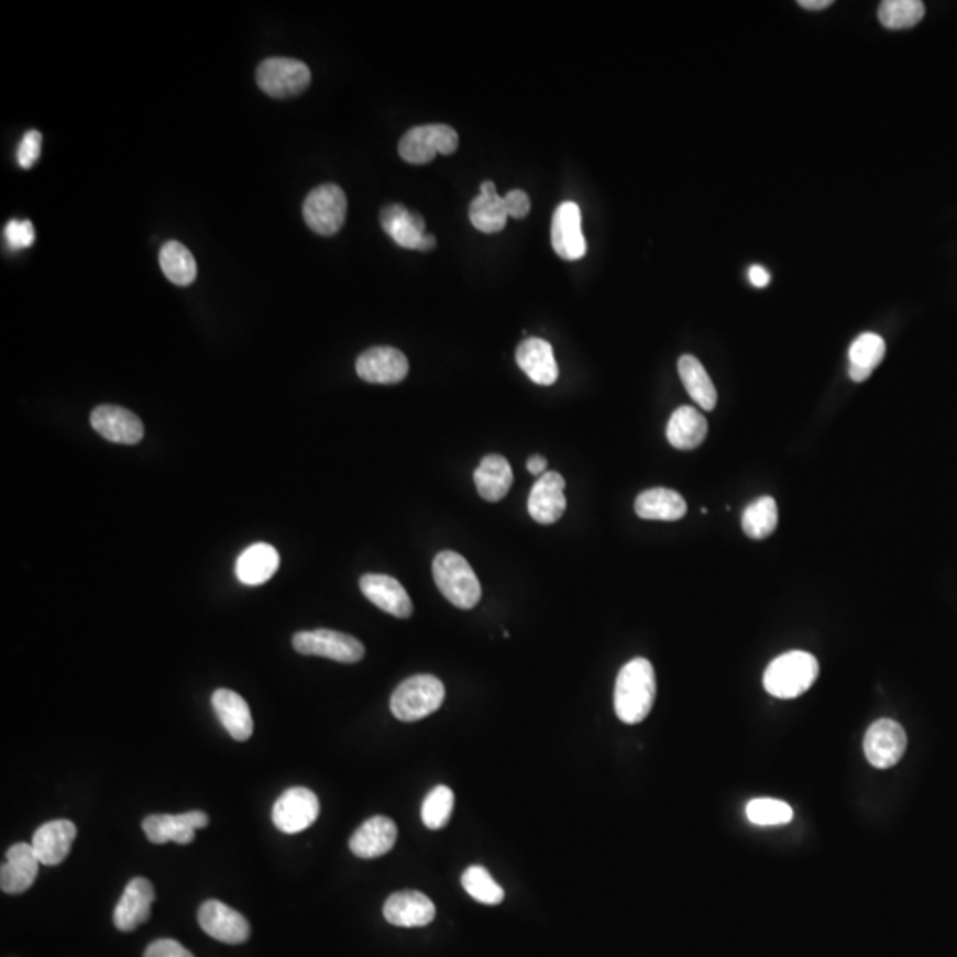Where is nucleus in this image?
<instances>
[{
    "instance_id": "nucleus-39",
    "label": "nucleus",
    "mask_w": 957,
    "mask_h": 957,
    "mask_svg": "<svg viewBox=\"0 0 957 957\" xmlns=\"http://www.w3.org/2000/svg\"><path fill=\"white\" fill-rule=\"evenodd\" d=\"M4 237L11 249H28L36 240L31 220H11L6 223Z\"/></svg>"
},
{
    "instance_id": "nucleus-26",
    "label": "nucleus",
    "mask_w": 957,
    "mask_h": 957,
    "mask_svg": "<svg viewBox=\"0 0 957 957\" xmlns=\"http://www.w3.org/2000/svg\"><path fill=\"white\" fill-rule=\"evenodd\" d=\"M280 565V556L268 542H255L238 557L237 576L242 584L261 585L268 582Z\"/></svg>"
},
{
    "instance_id": "nucleus-15",
    "label": "nucleus",
    "mask_w": 957,
    "mask_h": 957,
    "mask_svg": "<svg viewBox=\"0 0 957 957\" xmlns=\"http://www.w3.org/2000/svg\"><path fill=\"white\" fill-rule=\"evenodd\" d=\"M552 245L557 255L565 261L582 260L587 252L582 233V213L576 202H562L553 213Z\"/></svg>"
},
{
    "instance_id": "nucleus-32",
    "label": "nucleus",
    "mask_w": 957,
    "mask_h": 957,
    "mask_svg": "<svg viewBox=\"0 0 957 957\" xmlns=\"http://www.w3.org/2000/svg\"><path fill=\"white\" fill-rule=\"evenodd\" d=\"M678 371L693 402L697 403L702 410L712 411L718 402V394L701 361L693 355H683L678 362Z\"/></svg>"
},
{
    "instance_id": "nucleus-2",
    "label": "nucleus",
    "mask_w": 957,
    "mask_h": 957,
    "mask_svg": "<svg viewBox=\"0 0 957 957\" xmlns=\"http://www.w3.org/2000/svg\"><path fill=\"white\" fill-rule=\"evenodd\" d=\"M820 663L811 652L789 651L771 661L762 684L777 698H796L816 683Z\"/></svg>"
},
{
    "instance_id": "nucleus-27",
    "label": "nucleus",
    "mask_w": 957,
    "mask_h": 957,
    "mask_svg": "<svg viewBox=\"0 0 957 957\" xmlns=\"http://www.w3.org/2000/svg\"><path fill=\"white\" fill-rule=\"evenodd\" d=\"M707 437V420L697 408L680 406L670 417L667 440L680 451L697 449Z\"/></svg>"
},
{
    "instance_id": "nucleus-43",
    "label": "nucleus",
    "mask_w": 957,
    "mask_h": 957,
    "mask_svg": "<svg viewBox=\"0 0 957 957\" xmlns=\"http://www.w3.org/2000/svg\"><path fill=\"white\" fill-rule=\"evenodd\" d=\"M748 280L752 284L754 287H766L770 284V272L761 265L750 266L748 270Z\"/></svg>"
},
{
    "instance_id": "nucleus-28",
    "label": "nucleus",
    "mask_w": 957,
    "mask_h": 957,
    "mask_svg": "<svg viewBox=\"0 0 957 957\" xmlns=\"http://www.w3.org/2000/svg\"><path fill=\"white\" fill-rule=\"evenodd\" d=\"M469 215L470 222L481 233H498L506 228L509 215H507L502 197L498 196L495 183H481V194L470 205Z\"/></svg>"
},
{
    "instance_id": "nucleus-40",
    "label": "nucleus",
    "mask_w": 957,
    "mask_h": 957,
    "mask_svg": "<svg viewBox=\"0 0 957 957\" xmlns=\"http://www.w3.org/2000/svg\"><path fill=\"white\" fill-rule=\"evenodd\" d=\"M42 133L36 132V130H31L23 135L19 147L20 167L31 169L32 165L36 164L40 153H42Z\"/></svg>"
},
{
    "instance_id": "nucleus-38",
    "label": "nucleus",
    "mask_w": 957,
    "mask_h": 957,
    "mask_svg": "<svg viewBox=\"0 0 957 957\" xmlns=\"http://www.w3.org/2000/svg\"><path fill=\"white\" fill-rule=\"evenodd\" d=\"M454 809V793L447 785H438L422 803V823L429 829H440L449 823Z\"/></svg>"
},
{
    "instance_id": "nucleus-34",
    "label": "nucleus",
    "mask_w": 957,
    "mask_h": 957,
    "mask_svg": "<svg viewBox=\"0 0 957 957\" xmlns=\"http://www.w3.org/2000/svg\"><path fill=\"white\" fill-rule=\"evenodd\" d=\"M779 525V507L776 498L761 497L748 504L741 516V527L750 539L770 538Z\"/></svg>"
},
{
    "instance_id": "nucleus-8",
    "label": "nucleus",
    "mask_w": 957,
    "mask_h": 957,
    "mask_svg": "<svg viewBox=\"0 0 957 957\" xmlns=\"http://www.w3.org/2000/svg\"><path fill=\"white\" fill-rule=\"evenodd\" d=\"M255 80L263 92L272 98H292L309 87L310 69L301 61L272 57L257 66Z\"/></svg>"
},
{
    "instance_id": "nucleus-4",
    "label": "nucleus",
    "mask_w": 957,
    "mask_h": 957,
    "mask_svg": "<svg viewBox=\"0 0 957 957\" xmlns=\"http://www.w3.org/2000/svg\"><path fill=\"white\" fill-rule=\"evenodd\" d=\"M446 698V686L435 675L408 678L397 686L391 697V710L397 721L417 722L433 715Z\"/></svg>"
},
{
    "instance_id": "nucleus-30",
    "label": "nucleus",
    "mask_w": 957,
    "mask_h": 957,
    "mask_svg": "<svg viewBox=\"0 0 957 957\" xmlns=\"http://www.w3.org/2000/svg\"><path fill=\"white\" fill-rule=\"evenodd\" d=\"M475 486L484 501L501 502L513 486V469L509 461L498 454L484 457L474 472Z\"/></svg>"
},
{
    "instance_id": "nucleus-16",
    "label": "nucleus",
    "mask_w": 957,
    "mask_h": 957,
    "mask_svg": "<svg viewBox=\"0 0 957 957\" xmlns=\"http://www.w3.org/2000/svg\"><path fill=\"white\" fill-rule=\"evenodd\" d=\"M91 426L109 442L135 446L144 437L142 420L133 411L114 405H101L91 414Z\"/></svg>"
},
{
    "instance_id": "nucleus-35",
    "label": "nucleus",
    "mask_w": 957,
    "mask_h": 957,
    "mask_svg": "<svg viewBox=\"0 0 957 957\" xmlns=\"http://www.w3.org/2000/svg\"><path fill=\"white\" fill-rule=\"evenodd\" d=\"M924 14L925 6L921 0H884L878 11L881 25L892 31L915 28Z\"/></svg>"
},
{
    "instance_id": "nucleus-18",
    "label": "nucleus",
    "mask_w": 957,
    "mask_h": 957,
    "mask_svg": "<svg viewBox=\"0 0 957 957\" xmlns=\"http://www.w3.org/2000/svg\"><path fill=\"white\" fill-rule=\"evenodd\" d=\"M361 591L373 605L391 616L408 619L414 614L410 596L394 576L364 574L361 579Z\"/></svg>"
},
{
    "instance_id": "nucleus-29",
    "label": "nucleus",
    "mask_w": 957,
    "mask_h": 957,
    "mask_svg": "<svg viewBox=\"0 0 957 957\" xmlns=\"http://www.w3.org/2000/svg\"><path fill=\"white\" fill-rule=\"evenodd\" d=\"M635 513L642 520L678 521L686 515V502L674 490H646L635 501Z\"/></svg>"
},
{
    "instance_id": "nucleus-42",
    "label": "nucleus",
    "mask_w": 957,
    "mask_h": 957,
    "mask_svg": "<svg viewBox=\"0 0 957 957\" xmlns=\"http://www.w3.org/2000/svg\"><path fill=\"white\" fill-rule=\"evenodd\" d=\"M144 957H194L176 939H156L147 947Z\"/></svg>"
},
{
    "instance_id": "nucleus-20",
    "label": "nucleus",
    "mask_w": 957,
    "mask_h": 957,
    "mask_svg": "<svg viewBox=\"0 0 957 957\" xmlns=\"http://www.w3.org/2000/svg\"><path fill=\"white\" fill-rule=\"evenodd\" d=\"M40 858L32 844L19 843L11 846L6 855V864L0 869V887L6 893H23L31 889L40 871Z\"/></svg>"
},
{
    "instance_id": "nucleus-23",
    "label": "nucleus",
    "mask_w": 957,
    "mask_h": 957,
    "mask_svg": "<svg viewBox=\"0 0 957 957\" xmlns=\"http://www.w3.org/2000/svg\"><path fill=\"white\" fill-rule=\"evenodd\" d=\"M396 839V823L385 816H374L351 835L350 849L355 857L370 860L387 855L394 848Z\"/></svg>"
},
{
    "instance_id": "nucleus-7",
    "label": "nucleus",
    "mask_w": 957,
    "mask_h": 957,
    "mask_svg": "<svg viewBox=\"0 0 957 957\" xmlns=\"http://www.w3.org/2000/svg\"><path fill=\"white\" fill-rule=\"evenodd\" d=\"M293 648L306 657L329 658L339 663H356L365 654L361 640L333 629L300 631L293 637Z\"/></svg>"
},
{
    "instance_id": "nucleus-11",
    "label": "nucleus",
    "mask_w": 957,
    "mask_h": 957,
    "mask_svg": "<svg viewBox=\"0 0 957 957\" xmlns=\"http://www.w3.org/2000/svg\"><path fill=\"white\" fill-rule=\"evenodd\" d=\"M382 228L393 238L397 245L411 251H431L437 245V238L426 233V222L419 213L406 210L403 205H391L383 208Z\"/></svg>"
},
{
    "instance_id": "nucleus-12",
    "label": "nucleus",
    "mask_w": 957,
    "mask_h": 957,
    "mask_svg": "<svg viewBox=\"0 0 957 957\" xmlns=\"http://www.w3.org/2000/svg\"><path fill=\"white\" fill-rule=\"evenodd\" d=\"M210 823L208 814L201 811L185 814H153L142 821V829L153 844H190L196 839V829L206 828Z\"/></svg>"
},
{
    "instance_id": "nucleus-33",
    "label": "nucleus",
    "mask_w": 957,
    "mask_h": 957,
    "mask_svg": "<svg viewBox=\"0 0 957 957\" xmlns=\"http://www.w3.org/2000/svg\"><path fill=\"white\" fill-rule=\"evenodd\" d=\"M160 268L165 277L176 286H190L197 277V265L194 255L183 243H165L160 251Z\"/></svg>"
},
{
    "instance_id": "nucleus-5",
    "label": "nucleus",
    "mask_w": 957,
    "mask_h": 957,
    "mask_svg": "<svg viewBox=\"0 0 957 957\" xmlns=\"http://www.w3.org/2000/svg\"><path fill=\"white\" fill-rule=\"evenodd\" d=\"M346 194L333 183L315 188L304 202L307 226L321 237L338 234L346 220Z\"/></svg>"
},
{
    "instance_id": "nucleus-22",
    "label": "nucleus",
    "mask_w": 957,
    "mask_h": 957,
    "mask_svg": "<svg viewBox=\"0 0 957 957\" xmlns=\"http://www.w3.org/2000/svg\"><path fill=\"white\" fill-rule=\"evenodd\" d=\"M77 837V826L68 820H55L40 826L32 837V848L43 866H59L68 857Z\"/></svg>"
},
{
    "instance_id": "nucleus-14",
    "label": "nucleus",
    "mask_w": 957,
    "mask_h": 957,
    "mask_svg": "<svg viewBox=\"0 0 957 957\" xmlns=\"http://www.w3.org/2000/svg\"><path fill=\"white\" fill-rule=\"evenodd\" d=\"M408 371V359L397 348H371L356 359V374L364 382L394 385L403 382Z\"/></svg>"
},
{
    "instance_id": "nucleus-31",
    "label": "nucleus",
    "mask_w": 957,
    "mask_h": 957,
    "mask_svg": "<svg viewBox=\"0 0 957 957\" xmlns=\"http://www.w3.org/2000/svg\"><path fill=\"white\" fill-rule=\"evenodd\" d=\"M884 351L887 344L878 333L858 336L849 348V378L857 383L866 382L883 361Z\"/></svg>"
},
{
    "instance_id": "nucleus-24",
    "label": "nucleus",
    "mask_w": 957,
    "mask_h": 957,
    "mask_svg": "<svg viewBox=\"0 0 957 957\" xmlns=\"http://www.w3.org/2000/svg\"><path fill=\"white\" fill-rule=\"evenodd\" d=\"M516 362L534 383L542 387L553 385L559 378V365L553 355L552 344L544 339H525L516 350Z\"/></svg>"
},
{
    "instance_id": "nucleus-3",
    "label": "nucleus",
    "mask_w": 957,
    "mask_h": 957,
    "mask_svg": "<svg viewBox=\"0 0 957 957\" xmlns=\"http://www.w3.org/2000/svg\"><path fill=\"white\" fill-rule=\"evenodd\" d=\"M433 576L440 593L458 608L470 610L481 602L483 591L477 574L460 553L451 550L438 553L433 561Z\"/></svg>"
},
{
    "instance_id": "nucleus-1",
    "label": "nucleus",
    "mask_w": 957,
    "mask_h": 957,
    "mask_svg": "<svg viewBox=\"0 0 957 957\" xmlns=\"http://www.w3.org/2000/svg\"><path fill=\"white\" fill-rule=\"evenodd\" d=\"M657 698V675L651 661L635 658L628 661L616 680L614 707L620 722L628 725L640 724L648 718Z\"/></svg>"
},
{
    "instance_id": "nucleus-44",
    "label": "nucleus",
    "mask_w": 957,
    "mask_h": 957,
    "mask_svg": "<svg viewBox=\"0 0 957 957\" xmlns=\"http://www.w3.org/2000/svg\"><path fill=\"white\" fill-rule=\"evenodd\" d=\"M547 458L539 457V454H534V457H530L529 461H527V470H529L532 475L547 474Z\"/></svg>"
},
{
    "instance_id": "nucleus-17",
    "label": "nucleus",
    "mask_w": 957,
    "mask_h": 957,
    "mask_svg": "<svg viewBox=\"0 0 957 957\" xmlns=\"http://www.w3.org/2000/svg\"><path fill=\"white\" fill-rule=\"evenodd\" d=\"M435 915L437 908L433 901L415 890L393 893L383 906L385 921L397 927H425L435 921Z\"/></svg>"
},
{
    "instance_id": "nucleus-19",
    "label": "nucleus",
    "mask_w": 957,
    "mask_h": 957,
    "mask_svg": "<svg viewBox=\"0 0 957 957\" xmlns=\"http://www.w3.org/2000/svg\"><path fill=\"white\" fill-rule=\"evenodd\" d=\"M565 481L559 472H547L536 481L529 495V515L541 525L561 520L565 510Z\"/></svg>"
},
{
    "instance_id": "nucleus-6",
    "label": "nucleus",
    "mask_w": 957,
    "mask_h": 957,
    "mask_svg": "<svg viewBox=\"0 0 957 957\" xmlns=\"http://www.w3.org/2000/svg\"><path fill=\"white\" fill-rule=\"evenodd\" d=\"M458 133L449 124H425L411 128L399 142V155L408 164H429L435 156L452 155L458 150Z\"/></svg>"
},
{
    "instance_id": "nucleus-9",
    "label": "nucleus",
    "mask_w": 957,
    "mask_h": 957,
    "mask_svg": "<svg viewBox=\"0 0 957 957\" xmlns=\"http://www.w3.org/2000/svg\"><path fill=\"white\" fill-rule=\"evenodd\" d=\"M906 747L908 736L903 725L889 718L875 722L864 739L867 759L878 770H889L898 765L903 759Z\"/></svg>"
},
{
    "instance_id": "nucleus-36",
    "label": "nucleus",
    "mask_w": 957,
    "mask_h": 957,
    "mask_svg": "<svg viewBox=\"0 0 957 957\" xmlns=\"http://www.w3.org/2000/svg\"><path fill=\"white\" fill-rule=\"evenodd\" d=\"M461 884L470 898H474L479 903L495 906L504 901V890L497 881L493 880L492 875L484 867H469L461 876Z\"/></svg>"
},
{
    "instance_id": "nucleus-41",
    "label": "nucleus",
    "mask_w": 957,
    "mask_h": 957,
    "mask_svg": "<svg viewBox=\"0 0 957 957\" xmlns=\"http://www.w3.org/2000/svg\"><path fill=\"white\" fill-rule=\"evenodd\" d=\"M506 211L513 219H525L530 211V199L524 190H510L502 197Z\"/></svg>"
},
{
    "instance_id": "nucleus-10",
    "label": "nucleus",
    "mask_w": 957,
    "mask_h": 957,
    "mask_svg": "<svg viewBox=\"0 0 957 957\" xmlns=\"http://www.w3.org/2000/svg\"><path fill=\"white\" fill-rule=\"evenodd\" d=\"M319 816V800L310 789H287L272 812L274 825L287 835L300 834L315 825Z\"/></svg>"
},
{
    "instance_id": "nucleus-21",
    "label": "nucleus",
    "mask_w": 957,
    "mask_h": 957,
    "mask_svg": "<svg viewBox=\"0 0 957 957\" xmlns=\"http://www.w3.org/2000/svg\"><path fill=\"white\" fill-rule=\"evenodd\" d=\"M155 901V889L146 878H133L124 889L114 910V924L119 931L138 930L150 919L151 904Z\"/></svg>"
},
{
    "instance_id": "nucleus-25",
    "label": "nucleus",
    "mask_w": 957,
    "mask_h": 957,
    "mask_svg": "<svg viewBox=\"0 0 957 957\" xmlns=\"http://www.w3.org/2000/svg\"><path fill=\"white\" fill-rule=\"evenodd\" d=\"M211 706L219 716L223 729L231 734V738L237 741L251 738L254 733V722H252L251 707L242 695H238L233 690H217L211 697Z\"/></svg>"
},
{
    "instance_id": "nucleus-37",
    "label": "nucleus",
    "mask_w": 957,
    "mask_h": 957,
    "mask_svg": "<svg viewBox=\"0 0 957 957\" xmlns=\"http://www.w3.org/2000/svg\"><path fill=\"white\" fill-rule=\"evenodd\" d=\"M747 817L757 826H779L788 825L789 821H793L794 812L793 807H789L782 800L756 798L747 805Z\"/></svg>"
},
{
    "instance_id": "nucleus-45",
    "label": "nucleus",
    "mask_w": 957,
    "mask_h": 957,
    "mask_svg": "<svg viewBox=\"0 0 957 957\" xmlns=\"http://www.w3.org/2000/svg\"><path fill=\"white\" fill-rule=\"evenodd\" d=\"M834 4L832 0H800L798 6H802L803 10L811 11H821L826 10L829 6Z\"/></svg>"
},
{
    "instance_id": "nucleus-13",
    "label": "nucleus",
    "mask_w": 957,
    "mask_h": 957,
    "mask_svg": "<svg viewBox=\"0 0 957 957\" xmlns=\"http://www.w3.org/2000/svg\"><path fill=\"white\" fill-rule=\"evenodd\" d=\"M197 919L206 935L219 939L222 944H243L251 936V925L245 916L220 901H206L199 908Z\"/></svg>"
}]
</instances>
